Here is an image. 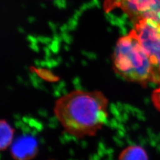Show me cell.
<instances>
[{
	"mask_svg": "<svg viewBox=\"0 0 160 160\" xmlns=\"http://www.w3.org/2000/svg\"><path fill=\"white\" fill-rule=\"evenodd\" d=\"M152 101L155 107L160 111V83L158 88H157L152 93Z\"/></svg>",
	"mask_w": 160,
	"mask_h": 160,
	"instance_id": "8",
	"label": "cell"
},
{
	"mask_svg": "<svg viewBox=\"0 0 160 160\" xmlns=\"http://www.w3.org/2000/svg\"><path fill=\"white\" fill-rule=\"evenodd\" d=\"M11 154L15 160H31L38 152V143L29 135H22L12 145Z\"/></svg>",
	"mask_w": 160,
	"mask_h": 160,
	"instance_id": "5",
	"label": "cell"
},
{
	"mask_svg": "<svg viewBox=\"0 0 160 160\" xmlns=\"http://www.w3.org/2000/svg\"><path fill=\"white\" fill-rule=\"evenodd\" d=\"M109 100L97 90H75L55 102L53 112L68 134L84 138L95 136L108 118Z\"/></svg>",
	"mask_w": 160,
	"mask_h": 160,
	"instance_id": "1",
	"label": "cell"
},
{
	"mask_svg": "<svg viewBox=\"0 0 160 160\" xmlns=\"http://www.w3.org/2000/svg\"><path fill=\"white\" fill-rule=\"evenodd\" d=\"M115 73L128 81L152 82V66L147 53L133 30L118 40L112 55Z\"/></svg>",
	"mask_w": 160,
	"mask_h": 160,
	"instance_id": "2",
	"label": "cell"
},
{
	"mask_svg": "<svg viewBox=\"0 0 160 160\" xmlns=\"http://www.w3.org/2000/svg\"><path fill=\"white\" fill-rule=\"evenodd\" d=\"M104 10L119 9L135 24L143 19L160 22V0H104Z\"/></svg>",
	"mask_w": 160,
	"mask_h": 160,
	"instance_id": "4",
	"label": "cell"
},
{
	"mask_svg": "<svg viewBox=\"0 0 160 160\" xmlns=\"http://www.w3.org/2000/svg\"><path fill=\"white\" fill-rule=\"evenodd\" d=\"M147 53L152 66V82L160 83V22L143 19L132 30Z\"/></svg>",
	"mask_w": 160,
	"mask_h": 160,
	"instance_id": "3",
	"label": "cell"
},
{
	"mask_svg": "<svg viewBox=\"0 0 160 160\" xmlns=\"http://www.w3.org/2000/svg\"><path fill=\"white\" fill-rule=\"evenodd\" d=\"M14 129L5 120L0 121V149L1 151H4L8 148L13 142Z\"/></svg>",
	"mask_w": 160,
	"mask_h": 160,
	"instance_id": "6",
	"label": "cell"
},
{
	"mask_svg": "<svg viewBox=\"0 0 160 160\" xmlns=\"http://www.w3.org/2000/svg\"><path fill=\"white\" fill-rule=\"evenodd\" d=\"M118 160H148L145 150L138 145H131L124 149Z\"/></svg>",
	"mask_w": 160,
	"mask_h": 160,
	"instance_id": "7",
	"label": "cell"
}]
</instances>
